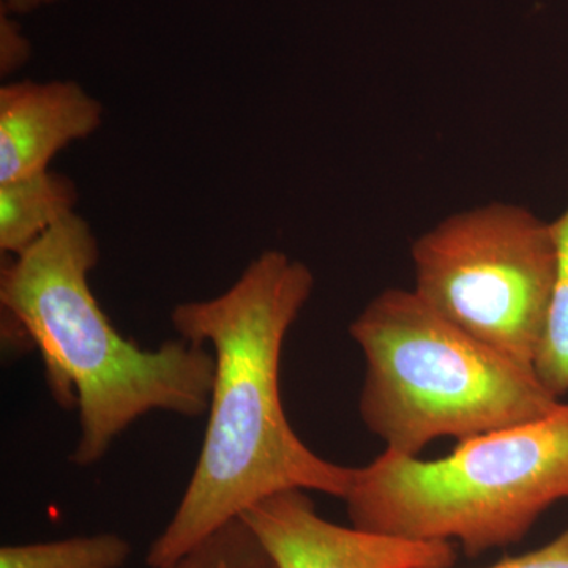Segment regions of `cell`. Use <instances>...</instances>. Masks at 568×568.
Wrapping results in <instances>:
<instances>
[{
  "instance_id": "cell-1",
  "label": "cell",
  "mask_w": 568,
  "mask_h": 568,
  "mask_svg": "<svg viewBox=\"0 0 568 568\" xmlns=\"http://www.w3.org/2000/svg\"><path fill=\"white\" fill-rule=\"evenodd\" d=\"M313 290L308 265L267 250L223 294L183 302L171 313L181 338L211 347L215 379L200 458L173 518L149 548V567H173L276 493L304 489L345 497L353 467L306 447L280 395L284 339Z\"/></svg>"
},
{
  "instance_id": "cell-2",
  "label": "cell",
  "mask_w": 568,
  "mask_h": 568,
  "mask_svg": "<svg viewBox=\"0 0 568 568\" xmlns=\"http://www.w3.org/2000/svg\"><path fill=\"white\" fill-rule=\"evenodd\" d=\"M99 260L91 224L74 212L0 272L10 327L40 351L55 403L80 413L70 455L78 467L102 462L119 436L155 410L203 417L215 379L207 346L179 336L141 349L119 334L89 284Z\"/></svg>"
},
{
  "instance_id": "cell-3",
  "label": "cell",
  "mask_w": 568,
  "mask_h": 568,
  "mask_svg": "<svg viewBox=\"0 0 568 568\" xmlns=\"http://www.w3.org/2000/svg\"><path fill=\"white\" fill-rule=\"evenodd\" d=\"M349 334L365 355L362 422L395 454L418 457L439 437L459 443L560 405L530 366L467 334L414 290L377 294Z\"/></svg>"
},
{
  "instance_id": "cell-4",
  "label": "cell",
  "mask_w": 568,
  "mask_h": 568,
  "mask_svg": "<svg viewBox=\"0 0 568 568\" xmlns=\"http://www.w3.org/2000/svg\"><path fill=\"white\" fill-rule=\"evenodd\" d=\"M568 497V405L459 440L447 457L386 450L353 467L343 500L354 528L459 544L469 556L517 544Z\"/></svg>"
},
{
  "instance_id": "cell-5",
  "label": "cell",
  "mask_w": 568,
  "mask_h": 568,
  "mask_svg": "<svg viewBox=\"0 0 568 568\" xmlns=\"http://www.w3.org/2000/svg\"><path fill=\"white\" fill-rule=\"evenodd\" d=\"M410 257L426 305L532 368L558 265L552 223L523 205H478L417 237Z\"/></svg>"
},
{
  "instance_id": "cell-6",
  "label": "cell",
  "mask_w": 568,
  "mask_h": 568,
  "mask_svg": "<svg viewBox=\"0 0 568 568\" xmlns=\"http://www.w3.org/2000/svg\"><path fill=\"white\" fill-rule=\"evenodd\" d=\"M241 518L274 568H452L457 560L448 541L410 540L327 521L304 489L265 497Z\"/></svg>"
},
{
  "instance_id": "cell-7",
  "label": "cell",
  "mask_w": 568,
  "mask_h": 568,
  "mask_svg": "<svg viewBox=\"0 0 568 568\" xmlns=\"http://www.w3.org/2000/svg\"><path fill=\"white\" fill-rule=\"evenodd\" d=\"M103 104L74 81L0 89V183L50 170L51 160L103 122Z\"/></svg>"
},
{
  "instance_id": "cell-8",
  "label": "cell",
  "mask_w": 568,
  "mask_h": 568,
  "mask_svg": "<svg viewBox=\"0 0 568 568\" xmlns=\"http://www.w3.org/2000/svg\"><path fill=\"white\" fill-rule=\"evenodd\" d=\"M78 190L70 178L43 171L0 183V250L20 254L74 213Z\"/></svg>"
},
{
  "instance_id": "cell-9",
  "label": "cell",
  "mask_w": 568,
  "mask_h": 568,
  "mask_svg": "<svg viewBox=\"0 0 568 568\" xmlns=\"http://www.w3.org/2000/svg\"><path fill=\"white\" fill-rule=\"evenodd\" d=\"M132 544L114 532L6 545L0 568H121L132 556Z\"/></svg>"
},
{
  "instance_id": "cell-10",
  "label": "cell",
  "mask_w": 568,
  "mask_h": 568,
  "mask_svg": "<svg viewBox=\"0 0 568 568\" xmlns=\"http://www.w3.org/2000/svg\"><path fill=\"white\" fill-rule=\"evenodd\" d=\"M552 226L558 244V265L532 368L541 386L560 399L568 394V205Z\"/></svg>"
},
{
  "instance_id": "cell-11",
  "label": "cell",
  "mask_w": 568,
  "mask_h": 568,
  "mask_svg": "<svg viewBox=\"0 0 568 568\" xmlns=\"http://www.w3.org/2000/svg\"><path fill=\"white\" fill-rule=\"evenodd\" d=\"M271 559L244 519L235 518L171 568H268Z\"/></svg>"
},
{
  "instance_id": "cell-12",
  "label": "cell",
  "mask_w": 568,
  "mask_h": 568,
  "mask_svg": "<svg viewBox=\"0 0 568 568\" xmlns=\"http://www.w3.org/2000/svg\"><path fill=\"white\" fill-rule=\"evenodd\" d=\"M488 568H568V529L541 548Z\"/></svg>"
},
{
  "instance_id": "cell-13",
  "label": "cell",
  "mask_w": 568,
  "mask_h": 568,
  "mask_svg": "<svg viewBox=\"0 0 568 568\" xmlns=\"http://www.w3.org/2000/svg\"><path fill=\"white\" fill-rule=\"evenodd\" d=\"M2 51H0V73L10 77L13 71L21 69L31 55L29 41L21 33L20 26L9 20L2 11Z\"/></svg>"
},
{
  "instance_id": "cell-14",
  "label": "cell",
  "mask_w": 568,
  "mask_h": 568,
  "mask_svg": "<svg viewBox=\"0 0 568 568\" xmlns=\"http://www.w3.org/2000/svg\"><path fill=\"white\" fill-rule=\"evenodd\" d=\"M55 2H59V0H2V11L24 14Z\"/></svg>"
},
{
  "instance_id": "cell-15",
  "label": "cell",
  "mask_w": 568,
  "mask_h": 568,
  "mask_svg": "<svg viewBox=\"0 0 568 568\" xmlns=\"http://www.w3.org/2000/svg\"><path fill=\"white\" fill-rule=\"evenodd\" d=\"M268 568H274V566H271V567H268Z\"/></svg>"
}]
</instances>
